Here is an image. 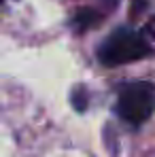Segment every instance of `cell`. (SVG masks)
Segmentation results:
<instances>
[{
	"label": "cell",
	"mask_w": 155,
	"mask_h": 157,
	"mask_svg": "<svg viewBox=\"0 0 155 157\" xmlns=\"http://www.w3.org/2000/svg\"><path fill=\"white\" fill-rule=\"evenodd\" d=\"M147 32H149V34H151V36L155 38V17L151 19V21H149V24H147Z\"/></svg>",
	"instance_id": "cell-4"
},
{
	"label": "cell",
	"mask_w": 155,
	"mask_h": 157,
	"mask_svg": "<svg viewBox=\"0 0 155 157\" xmlns=\"http://www.w3.org/2000/svg\"><path fill=\"white\" fill-rule=\"evenodd\" d=\"M147 55H151L149 40L132 28L113 30L98 49V57L104 66H123L130 62L142 59Z\"/></svg>",
	"instance_id": "cell-1"
},
{
	"label": "cell",
	"mask_w": 155,
	"mask_h": 157,
	"mask_svg": "<svg viewBox=\"0 0 155 157\" xmlns=\"http://www.w3.org/2000/svg\"><path fill=\"white\" fill-rule=\"evenodd\" d=\"M0 2H2V0H0Z\"/></svg>",
	"instance_id": "cell-5"
},
{
	"label": "cell",
	"mask_w": 155,
	"mask_h": 157,
	"mask_svg": "<svg viewBox=\"0 0 155 157\" xmlns=\"http://www.w3.org/2000/svg\"><path fill=\"white\" fill-rule=\"evenodd\" d=\"M155 110V87L149 81L128 83L117 96V115L132 125L145 123Z\"/></svg>",
	"instance_id": "cell-2"
},
{
	"label": "cell",
	"mask_w": 155,
	"mask_h": 157,
	"mask_svg": "<svg viewBox=\"0 0 155 157\" xmlns=\"http://www.w3.org/2000/svg\"><path fill=\"white\" fill-rule=\"evenodd\" d=\"M100 19H102V17H100L98 11H94V9H81L77 15H75L72 24L77 26V30H89V28L98 26Z\"/></svg>",
	"instance_id": "cell-3"
}]
</instances>
